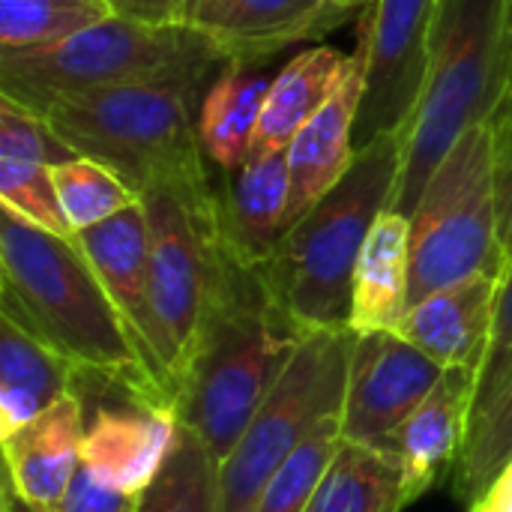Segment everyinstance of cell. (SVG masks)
<instances>
[{
	"instance_id": "cell-32",
	"label": "cell",
	"mask_w": 512,
	"mask_h": 512,
	"mask_svg": "<svg viewBox=\"0 0 512 512\" xmlns=\"http://www.w3.org/2000/svg\"><path fill=\"white\" fill-rule=\"evenodd\" d=\"M138 495L114 492L102 486L87 468H78L69 489L51 512H135Z\"/></svg>"
},
{
	"instance_id": "cell-5",
	"label": "cell",
	"mask_w": 512,
	"mask_h": 512,
	"mask_svg": "<svg viewBox=\"0 0 512 512\" xmlns=\"http://www.w3.org/2000/svg\"><path fill=\"white\" fill-rule=\"evenodd\" d=\"M510 87L507 0H438L423 99L402 129L390 210L411 216L426 183L477 123H492Z\"/></svg>"
},
{
	"instance_id": "cell-27",
	"label": "cell",
	"mask_w": 512,
	"mask_h": 512,
	"mask_svg": "<svg viewBox=\"0 0 512 512\" xmlns=\"http://www.w3.org/2000/svg\"><path fill=\"white\" fill-rule=\"evenodd\" d=\"M111 15L108 0H0V51L48 48Z\"/></svg>"
},
{
	"instance_id": "cell-30",
	"label": "cell",
	"mask_w": 512,
	"mask_h": 512,
	"mask_svg": "<svg viewBox=\"0 0 512 512\" xmlns=\"http://www.w3.org/2000/svg\"><path fill=\"white\" fill-rule=\"evenodd\" d=\"M339 417L324 420L267 480L252 512H306L342 447Z\"/></svg>"
},
{
	"instance_id": "cell-29",
	"label": "cell",
	"mask_w": 512,
	"mask_h": 512,
	"mask_svg": "<svg viewBox=\"0 0 512 512\" xmlns=\"http://www.w3.org/2000/svg\"><path fill=\"white\" fill-rule=\"evenodd\" d=\"M51 177H54L60 210L72 234L93 228L141 201L111 168L87 156H69V159L54 162Z\"/></svg>"
},
{
	"instance_id": "cell-34",
	"label": "cell",
	"mask_w": 512,
	"mask_h": 512,
	"mask_svg": "<svg viewBox=\"0 0 512 512\" xmlns=\"http://www.w3.org/2000/svg\"><path fill=\"white\" fill-rule=\"evenodd\" d=\"M117 15L138 18L147 24H180L189 0H108Z\"/></svg>"
},
{
	"instance_id": "cell-6",
	"label": "cell",
	"mask_w": 512,
	"mask_h": 512,
	"mask_svg": "<svg viewBox=\"0 0 512 512\" xmlns=\"http://www.w3.org/2000/svg\"><path fill=\"white\" fill-rule=\"evenodd\" d=\"M228 63L213 39L186 24H147L111 15L48 48L0 51V93L42 117L66 96L105 87L150 81L213 84Z\"/></svg>"
},
{
	"instance_id": "cell-8",
	"label": "cell",
	"mask_w": 512,
	"mask_h": 512,
	"mask_svg": "<svg viewBox=\"0 0 512 512\" xmlns=\"http://www.w3.org/2000/svg\"><path fill=\"white\" fill-rule=\"evenodd\" d=\"M357 333L312 330L219 465L222 512H252L273 471L330 417L342 414Z\"/></svg>"
},
{
	"instance_id": "cell-9",
	"label": "cell",
	"mask_w": 512,
	"mask_h": 512,
	"mask_svg": "<svg viewBox=\"0 0 512 512\" xmlns=\"http://www.w3.org/2000/svg\"><path fill=\"white\" fill-rule=\"evenodd\" d=\"M72 396L84 420L81 468L114 492L141 495L177 441L174 402L150 384L93 369H75Z\"/></svg>"
},
{
	"instance_id": "cell-15",
	"label": "cell",
	"mask_w": 512,
	"mask_h": 512,
	"mask_svg": "<svg viewBox=\"0 0 512 512\" xmlns=\"http://www.w3.org/2000/svg\"><path fill=\"white\" fill-rule=\"evenodd\" d=\"M342 12L327 0H189L186 27L213 39L231 63L261 66L288 45L327 33Z\"/></svg>"
},
{
	"instance_id": "cell-3",
	"label": "cell",
	"mask_w": 512,
	"mask_h": 512,
	"mask_svg": "<svg viewBox=\"0 0 512 512\" xmlns=\"http://www.w3.org/2000/svg\"><path fill=\"white\" fill-rule=\"evenodd\" d=\"M0 315L60 351L75 369L162 390L75 237L45 231L6 207H0Z\"/></svg>"
},
{
	"instance_id": "cell-21",
	"label": "cell",
	"mask_w": 512,
	"mask_h": 512,
	"mask_svg": "<svg viewBox=\"0 0 512 512\" xmlns=\"http://www.w3.org/2000/svg\"><path fill=\"white\" fill-rule=\"evenodd\" d=\"M72 384L75 366L60 351L0 315V438L72 396Z\"/></svg>"
},
{
	"instance_id": "cell-11",
	"label": "cell",
	"mask_w": 512,
	"mask_h": 512,
	"mask_svg": "<svg viewBox=\"0 0 512 512\" xmlns=\"http://www.w3.org/2000/svg\"><path fill=\"white\" fill-rule=\"evenodd\" d=\"M438 0H375L360 21L363 93L354 123V147L387 132H402L426 90L432 63V27Z\"/></svg>"
},
{
	"instance_id": "cell-2",
	"label": "cell",
	"mask_w": 512,
	"mask_h": 512,
	"mask_svg": "<svg viewBox=\"0 0 512 512\" xmlns=\"http://www.w3.org/2000/svg\"><path fill=\"white\" fill-rule=\"evenodd\" d=\"M210 84L150 81L66 96L42 120L72 156L111 168L138 198L171 192L216 222L219 192L198 135V111Z\"/></svg>"
},
{
	"instance_id": "cell-26",
	"label": "cell",
	"mask_w": 512,
	"mask_h": 512,
	"mask_svg": "<svg viewBox=\"0 0 512 512\" xmlns=\"http://www.w3.org/2000/svg\"><path fill=\"white\" fill-rule=\"evenodd\" d=\"M135 512H222L219 459L186 426H180L162 471L138 495Z\"/></svg>"
},
{
	"instance_id": "cell-19",
	"label": "cell",
	"mask_w": 512,
	"mask_h": 512,
	"mask_svg": "<svg viewBox=\"0 0 512 512\" xmlns=\"http://www.w3.org/2000/svg\"><path fill=\"white\" fill-rule=\"evenodd\" d=\"M81 405L66 396L12 435L0 438L6 486L30 507L54 510L81 468Z\"/></svg>"
},
{
	"instance_id": "cell-33",
	"label": "cell",
	"mask_w": 512,
	"mask_h": 512,
	"mask_svg": "<svg viewBox=\"0 0 512 512\" xmlns=\"http://www.w3.org/2000/svg\"><path fill=\"white\" fill-rule=\"evenodd\" d=\"M492 132H495V156H498V189H501V213L507 216L512 204V87L504 96L495 120H492Z\"/></svg>"
},
{
	"instance_id": "cell-1",
	"label": "cell",
	"mask_w": 512,
	"mask_h": 512,
	"mask_svg": "<svg viewBox=\"0 0 512 512\" xmlns=\"http://www.w3.org/2000/svg\"><path fill=\"white\" fill-rule=\"evenodd\" d=\"M258 270L240 267L222 249L213 294L177 375L174 411L225 462L252 417L303 342Z\"/></svg>"
},
{
	"instance_id": "cell-12",
	"label": "cell",
	"mask_w": 512,
	"mask_h": 512,
	"mask_svg": "<svg viewBox=\"0 0 512 512\" xmlns=\"http://www.w3.org/2000/svg\"><path fill=\"white\" fill-rule=\"evenodd\" d=\"M441 375L444 369L396 330L357 333L339 414L342 438L378 447L417 411Z\"/></svg>"
},
{
	"instance_id": "cell-17",
	"label": "cell",
	"mask_w": 512,
	"mask_h": 512,
	"mask_svg": "<svg viewBox=\"0 0 512 512\" xmlns=\"http://www.w3.org/2000/svg\"><path fill=\"white\" fill-rule=\"evenodd\" d=\"M504 270H483L414 303L393 327L402 339L432 357L441 369L480 372Z\"/></svg>"
},
{
	"instance_id": "cell-20",
	"label": "cell",
	"mask_w": 512,
	"mask_h": 512,
	"mask_svg": "<svg viewBox=\"0 0 512 512\" xmlns=\"http://www.w3.org/2000/svg\"><path fill=\"white\" fill-rule=\"evenodd\" d=\"M360 93H363V75H360V57H357V66L348 75V81L291 138L288 144V228L348 174L357 156L354 123H357Z\"/></svg>"
},
{
	"instance_id": "cell-25",
	"label": "cell",
	"mask_w": 512,
	"mask_h": 512,
	"mask_svg": "<svg viewBox=\"0 0 512 512\" xmlns=\"http://www.w3.org/2000/svg\"><path fill=\"white\" fill-rule=\"evenodd\" d=\"M402 465L393 453L342 441L306 512H402Z\"/></svg>"
},
{
	"instance_id": "cell-23",
	"label": "cell",
	"mask_w": 512,
	"mask_h": 512,
	"mask_svg": "<svg viewBox=\"0 0 512 512\" xmlns=\"http://www.w3.org/2000/svg\"><path fill=\"white\" fill-rule=\"evenodd\" d=\"M354 66H357V54H342L339 48L330 45L306 48L294 54L273 75L252 153L288 150L297 129L333 99V93L354 72Z\"/></svg>"
},
{
	"instance_id": "cell-13",
	"label": "cell",
	"mask_w": 512,
	"mask_h": 512,
	"mask_svg": "<svg viewBox=\"0 0 512 512\" xmlns=\"http://www.w3.org/2000/svg\"><path fill=\"white\" fill-rule=\"evenodd\" d=\"M75 243L81 246L84 258L117 306L150 375L171 396V378L159 357V330L150 297V234L144 204L138 201L99 225L78 231Z\"/></svg>"
},
{
	"instance_id": "cell-35",
	"label": "cell",
	"mask_w": 512,
	"mask_h": 512,
	"mask_svg": "<svg viewBox=\"0 0 512 512\" xmlns=\"http://www.w3.org/2000/svg\"><path fill=\"white\" fill-rule=\"evenodd\" d=\"M471 512H512V462L486 489V495L471 504Z\"/></svg>"
},
{
	"instance_id": "cell-38",
	"label": "cell",
	"mask_w": 512,
	"mask_h": 512,
	"mask_svg": "<svg viewBox=\"0 0 512 512\" xmlns=\"http://www.w3.org/2000/svg\"><path fill=\"white\" fill-rule=\"evenodd\" d=\"M336 12H342V15H348V12H354V9H366V6H372L375 0H327Z\"/></svg>"
},
{
	"instance_id": "cell-14",
	"label": "cell",
	"mask_w": 512,
	"mask_h": 512,
	"mask_svg": "<svg viewBox=\"0 0 512 512\" xmlns=\"http://www.w3.org/2000/svg\"><path fill=\"white\" fill-rule=\"evenodd\" d=\"M477 399V372L444 369L432 393L417 405V411L390 432L378 447L393 453L402 465V495L405 507L423 498L447 474L456 471L462 450L468 444L471 417Z\"/></svg>"
},
{
	"instance_id": "cell-36",
	"label": "cell",
	"mask_w": 512,
	"mask_h": 512,
	"mask_svg": "<svg viewBox=\"0 0 512 512\" xmlns=\"http://www.w3.org/2000/svg\"><path fill=\"white\" fill-rule=\"evenodd\" d=\"M3 512H51V510H39V507H30L24 504L9 486H3Z\"/></svg>"
},
{
	"instance_id": "cell-37",
	"label": "cell",
	"mask_w": 512,
	"mask_h": 512,
	"mask_svg": "<svg viewBox=\"0 0 512 512\" xmlns=\"http://www.w3.org/2000/svg\"><path fill=\"white\" fill-rule=\"evenodd\" d=\"M501 243H504V261L512 264V204L504 216V228H501Z\"/></svg>"
},
{
	"instance_id": "cell-22",
	"label": "cell",
	"mask_w": 512,
	"mask_h": 512,
	"mask_svg": "<svg viewBox=\"0 0 512 512\" xmlns=\"http://www.w3.org/2000/svg\"><path fill=\"white\" fill-rule=\"evenodd\" d=\"M411 288V219L384 210L372 225L357 270L351 297V330H393L408 312Z\"/></svg>"
},
{
	"instance_id": "cell-16",
	"label": "cell",
	"mask_w": 512,
	"mask_h": 512,
	"mask_svg": "<svg viewBox=\"0 0 512 512\" xmlns=\"http://www.w3.org/2000/svg\"><path fill=\"white\" fill-rule=\"evenodd\" d=\"M219 246L231 261L261 270L288 231V150H258L216 183Z\"/></svg>"
},
{
	"instance_id": "cell-31",
	"label": "cell",
	"mask_w": 512,
	"mask_h": 512,
	"mask_svg": "<svg viewBox=\"0 0 512 512\" xmlns=\"http://www.w3.org/2000/svg\"><path fill=\"white\" fill-rule=\"evenodd\" d=\"M512 369V264H507L501 288H498V303H495V324H492V339L486 360L477 372V399H474V414L498 393L504 384L507 372Z\"/></svg>"
},
{
	"instance_id": "cell-28",
	"label": "cell",
	"mask_w": 512,
	"mask_h": 512,
	"mask_svg": "<svg viewBox=\"0 0 512 512\" xmlns=\"http://www.w3.org/2000/svg\"><path fill=\"white\" fill-rule=\"evenodd\" d=\"M512 462V369L498 393L471 417L468 444L453 471L456 495L474 504Z\"/></svg>"
},
{
	"instance_id": "cell-4",
	"label": "cell",
	"mask_w": 512,
	"mask_h": 512,
	"mask_svg": "<svg viewBox=\"0 0 512 512\" xmlns=\"http://www.w3.org/2000/svg\"><path fill=\"white\" fill-rule=\"evenodd\" d=\"M402 168V132L360 147L348 174L318 198L258 270L282 312L303 330H348L354 270L363 243L393 204Z\"/></svg>"
},
{
	"instance_id": "cell-10",
	"label": "cell",
	"mask_w": 512,
	"mask_h": 512,
	"mask_svg": "<svg viewBox=\"0 0 512 512\" xmlns=\"http://www.w3.org/2000/svg\"><path fill=\"white\" fill-rule=\"evenodd\" d=\"M141 204L150 234V297L159 330V357L174 396L177 375L213 294L222 246L216 222L198 216L171 192H147Z\"/></svg>"
},
{
	"instance_id": "cell-24",
	"label": "cell",
	"mask_w": 512,
	"mask_h": 512,
	"mask_svg": "<svg viewBox=\"0 0 512 512\" xmlns=\"http://www.w3.org/2000/svg\"><path fill=\"white\" fill-rule=\"evenodd\" d=\"M270 84L273 75L261 72V66L228 63L207 87L198 111V135L219 171L231 174L252 156Z\"/></svg>"
},
{
	"instance_id": "cell-18",
	"label": "cell",
	"mask_w": 512,
	"mask_h": 512,
	"mask_svg": "<svg viewBox=\"0 0 512 512\" xmlns=\"http://www.w3.org/2000/svg\"><path fill=\"white\" fill-rule=\"evenodd\" d=\"M69 156L39 114L0 93V204L6 210L45 231L75 237L51 177V165Z\"/></svg>"
},
{
	"instance_id": "cell-7",
	"label": "cell",
	"mask_w": 512,
	"mask_h": 512,
	"mask_svg": "<svg viewBox=\"0 0 512 512\" xmlns=\"http://www.w3.org/2000/svg\"><path fill=\"white\" fill-rule=\"evenodd\" d=\"M411 219L408 309L483 270H507L492 123L471 126L426 183Z\"/></svg>"
},
{
	"instance_id": "cell-39",
	"label": "cell",
	"mask_w": 512,
	"mask_h": 512,
	"mask_svg": "<svg viewBox=\"0 0 512 512\" xmlns=\"http://www.w3.org/2000/svg\"><path fill=\"white\" fill-rule=\"evenodd\" d=\"M507 69H510V87H512V0H507ZM507 87V93H510Z\"/></svg>"
}]
</instances>
